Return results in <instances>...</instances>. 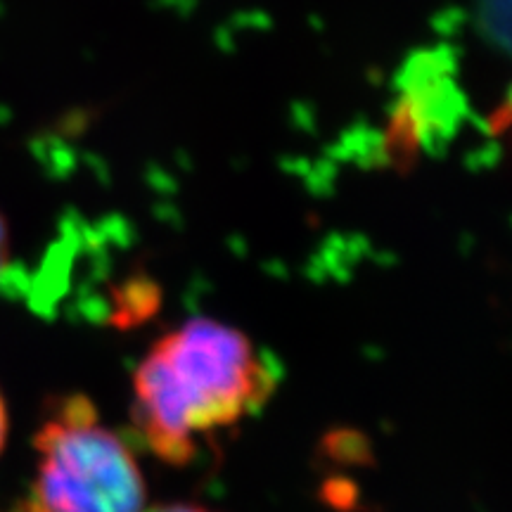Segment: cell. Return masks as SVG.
Returning a JSON list of instances; mask_svg holds the SVG:
<instances>
[{"label": "cell", "mask_w": 512, "mask_h": 512, "mask_svg": "<svg viewBox=\"0 0 512 512\" xmlns=\"http://www.w3.org/2000/svg\"><path fill=\"white\" fill-rule=\"evenodd\" d=\"M8 427H10V420H8V406H5L3 394H0V453H3L5 441H8Z\"/></svg>", "instance_id": "obj_6"}, {"label": "cell", "mask_w": 512, "mask_h": 512, "mask_svg": "<svg viewBox=\"0 0 512 512\" xmlns=\"http://www.w3.org/2000/svg\"><path fill=\"white\" fill-rule=\"evenodd\" d=\"M145 512H216V510H209L197 503H164V505H155V508H147Z\"/></svg>", "instance_id": "obj_4"}, {"label": "cell", "mask_w": 512, "mask_h": 512, "mask_svg": "<svg viewBox=\"0 0 512 512\" xmlns=\"http://www.w3.org/2000/svg\"><path fill=\"white\" fill-rule=\"evenodd\" d=\"M27 512H29V510H27Z\"/></svg>", "instance_id": "obj_7"}, {"label": "cell", "mask_w": 512, "mask_h": 512, "mask_svg": "<svg viewBox=\"0 0 512 512\" xmlns=\"http://www.w3.org/2000/svg\"><path fill=\"white\" fill-rule=\"evenodd\" d=\"M10 271V233L8 223L0 216V285L5 283V275Z\"/></svg>", "instance_id": "obj_3"}, {"label": "cell", "mask_w": 512, "mask_h": 512, "mask_svg": "<svg viewBox=\"0 0 512 512\" xmlns=\"http://www.w3.org/2000/svg\"><path fill=\"white\" fill-rule=\"evenodd\" d=\"M29 512H145L147 486L133 448L86 396H67L36 432Z\"/></svg>", "instance_id": "obj_2"}, {"label": "cell", "mask_w": 512, "mask_h": 512, "mask_svg": "<svg viewBox=\"0 0 512 512\" xmlns=\"http://www.w3.org/2000/svg\"><path fill=\"white\" fill-rule=\"evenodd\" d=\"M278 366L245 332L190 318L155 339L133 373V430L159 460L185 465L204 437L266 406Z\"/></svg>", "instance_id": "obj_1"}, {"label": "cell", "mask_w": 512, "mask_h": 512, "mask_svg": "<svg viewBox=\"0 0 512 512\" xmlns=\"http://www.w3.org/2000/svg\"><path fill=\"white\" fill-rule=\"evenodd\" d=\"M496 124H498V131L512 133V88H510L508 98H505V102H503V107L496 114Z\"/></svg>", "instance_id": "obj_5"}]
</instances>
